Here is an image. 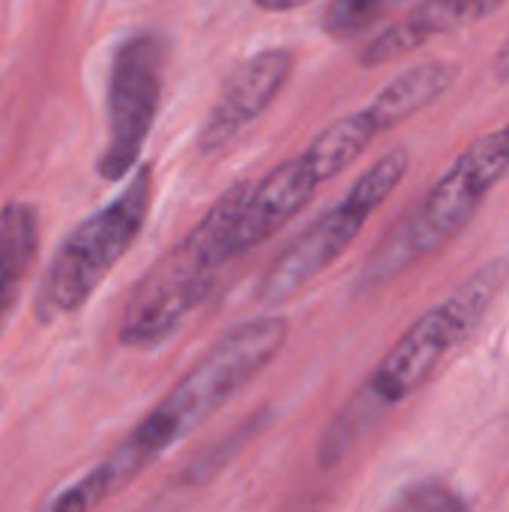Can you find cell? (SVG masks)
<instances>
[{
	"label": "cell",
	"instance_id": "9c48e42d",
	"mask_svg": "<svg viewBox=\"0 0 509 512\" xmlns=\"http://www.w3.org/2000/svg\"><path fill=\"white\" fill-rule=\"evenodd\" d=\"M318 189V180L300 156L273 168L255 189L246 192L243 204L234 213V222L225 237L228 258H237L258 243L270 240L297 210H303Z\"/></svg>",
	"mask_w": 509,
	"mask_h": 512
},
{
	"label": "cell",
	"instance_id": "5b68a950",
	"mask_svg": "<svg viewBox=\"0 0 509 512\" xmlns=\"http://www.w3.org/2000/svg\"><path fill=\"white\" fill-rule=\"evenodd\" d=\"M150 186V168H135L123 192L75 225L57 246L33 303L42 324L78 312L114 264L132 249L150 213Z\"/></svg>",
	"mask_w": 509,
	"mask_h": 512
},
{
	"label": "cell",
	"instance_id": "277c9868",
	"mask_svg": "<svg viewBox=\"0 0 509 512\" xmlns=\"http://www.w3.org/2000/svg\"><path fill=\"white\" fill-rule=\"evenodd\" d=\"M249 183L231 186L210 213L177 243L171 255H165L153 273L135 288L123 321H120V342L126 348L150 351L162 345L186 315L213 291L216 273L231 261L225 249V237L237 207L243 204Z\"/></svg>",
	"mask_w": 509,
	"mask_h": 512
},
{
	"label": "cell",
	"instance_id": "7a4b0ae2",
	"mask_svg": "<svg viewBox=\"0 0 509 512\" xmlns=\"http://www.w3.org/2000/svg\"><path fill=\"white\" fill-rule=\"evenodd\" d=\"M509 282V255L492 258L468 282H462L444 303L420 315L405 336L387 351L366 387L348 402V408L333 420L321 444V462L333 465L348 456V450L387 414L393 405L408 399L438 366L459 348L471 330L486 318L498 294Z\"/></svg>",
	"mask_w": 509,
	"mask_h": 512
},
{
	"label": "cell",
	"instance_id": "ba28073f",
	"mask_svg": "<svg viewBox=\"0 0 509 512\" xmlns=\"http://www.w3.org/2000/svg\"><path fill=\"white\" fill-rule=\"evenodd\" d=\"M294 57L288 48H267L252 54L246 63L234 69V75L219 90L216 105L210 108L201 135L198 150L216 153L222 150L243 126H249L258 114L267 111V105L279 96L285 81L291 78Z\"/></svg>",
	"mask_w": 509,
	"mask_h": 512
},
{
	"label": "cell",
	"instance_id": "52a82bcc",
	"mask_svg": "<svg viewBox=\"0 0 509 512\" xmlns=\"http://www.w3.org/2000/svg\"><path fill=\"white\" fill-rule=\"evenodd\" d=\"M165 45L156 33H135L120 42L108 78V144L96 162L99 177L123 180L153 129L162 96Z\"/></svg>",
	"mask_w": 509,
	"mask_h": 512
},
{
	"label": "cell",
	"instance_id": "4fadbf2b",
	"mask_svg": "<svg viewBox=\"0 0 509 512\" xmlns=\"http://www.w3.org/2000/svg\"><path fill=\"white\" fill-rule=\"evenodd\" d=\"M393 512H465V501L438 483H420L411 486Z\"/></svg>",
	"mask_w": 509,
	"mask_h": 512
},
{
	"label": "cell",
	"instance_id": "9a60e30c",
	"mask_svg": "<svg viewBox=\"0 0 509 512\" xmlns=\"http://www.w3.org/2000/svg\"><path fill=\"white\" fill-rule=\"evenodd\" d=\"M495 75H498V81H509V36L504 39V45H501V51H498V57H495Z\"/></svg>",
	"mask_w": 509,
	"mask_h": 512
},
{
	"label": "cell",
	"instance_id": "3957f363",
	"mask_svg": "<svg viewBox=\"0 0 509 512\" xmlns=\"http://www.w3.org/2000/svg\"><path fill=\"white\" fill-rule=\"evenodd\" d=\"M509 174V123L471 141L429 195L369 255L363 285H381L447 246Z\"/></svg>",
	"mask_w": 509,
	"mask_h": 512
},
{
	"label": "cell",
	"instance_id": "8992f818",
	"mask_svg": "<svg viewBox=\"0 0 509 512\" xmlns=\"http://www.w3.org/2000/svg\"><path fill=\"white\" fill-rule=\"evenodd\" d=\"M408 150L396 147L384 153L372 168H366L354 186L333 204L321 219H315L264 273L258 285V300L267 306H279L291 300L300 288H306L315 276H321L363 231L369 216L390 198V192L408 174Z\"/></svg>",
	"mask_w": 509,
	"mask_h": 512
},
{
	"label": "cell",
	"instance_id": "6da1fadb",
	"mask_svg": "<svg viewBox=\"0 0 509 512\" xmlns=\"http://www.w3.org/2000/svg\"><path fill=\"white\" fill-rule=\"evenodd\" d=\"M288 339V321L282 315H264L243 321L222 333L207 354L165 393V399L87 474L63 486L51 512H93L117 492H123L144 468L201 429L234 393H240Z\"/></svg>",
	"mask_w": 509,
	"mask_h": 512
},
{
	"label": "cell",
	"instance_id": "5bb4252c",
	"mask_svg": "<svg viewBox=\"0 0 509 512\" xmlns=\"http://www.w3.org/2000/svg\"><path fill=\"white\" fill-rule=\"evenodd\" d=\"M306 3L309 0H255V6L264 12H291V9H300Z\"/></svg>",
	"mask_w": 509,
	"mask_h": 512
},
{
	"label": "cell",
	"instance_id": "7c38bea8",
	"mask_svg": "<svg viewBox=\"0 0 509 512\" xmlns=\"http://www.w3.org/2000/svg\"><path fill=\"white\" fill-rule=\"evenodd\" d=\"M387 6V0H330L324 12V30L336 39H351Z\"/></svg>",
	"mask_w": 509,
	"mask_h": 512
},
{
	"label": "cell",
	"instance_id": "8fae6325",
	"mask_svg": "<svg viewBox=\"0 0 509 512\" xmlns=\"http://www.w3.org/2000/svg\"><path fill=\"white\" fill-rule=\"evenodd\" d=\"M39 219L24 201H12L0 210V327L15 306L21 285L36 261Z\"/></svg>",
	"mask_w": 509,
	"mask_h": 512
},
{
	"label": "cell",
	"instance_id": "30bf717a",
	"mask_svg": "<svg viewBox=\"0 0 509 512\" xmlns=\"http://www.w3.org/2000/svg\"><path fill=\"white\" fill-rule=\"evenodd\" d=\"M504 0H417L396 24L384 27L360 54L363 66L390 63L441 33H453L459 27L477 24L492 15Z\"/></svg>",
	"mask_w": 509,
	"mask_h": 512
}]
</instances>
